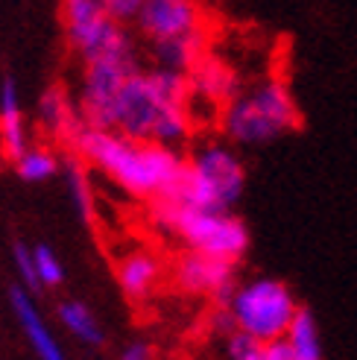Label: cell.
Wrapping results in <instances>:
<instances>
[{
    "label": "cell",
    "mask_w": 357,
    "mask_h": 360,
    "mask_svg": "<svg viewBox=\"0 0 357 360\" xmlns=\"http://www.w3.org/2000/svg\"><path fill=\"white\" fill-rule=\"evenodd\" d=\"M62 170L59 155L50 147H30L21 158L15 161V173L24 179V182H47Z\"/></svg>",
    "instance_id": "ffe728a7"
},
{
    "label": "cell",
    "mask_w": 357,
    "mask_h": 360,
    "mask_svg": "<svg viewBox=\"0 0 357 360\" xmlns=\"http://www.w3.org/2000/svg\"><path fill=\"white\" fill-rule=\"evenodd\" d=\"M39 123L41 129H47L50 135H56L62 141H70L79 135L82 129V117H79V109L70 103L65 88H47L39 100Z\"/></svg>",
    "instance_id": "9a60e30c"
},
{
    "label": "cell",
    "mask_w": 357,
    "mask_h": 360,
    "mask_svg": "<svg viewBox=\"0 0 357 360\" xmlns=\"http://www.w3.org/2000/svg\"><path fill=\"white\" fill-rule=\"evenodd\" d=\"M152 59L158 68L173 70V74H188L202 62V32L188 35V39L158 41L152 44Z\"/></svg>",
    "instance_id": "2e32d148"
},
{
    "label": "cell",
    "mask_w": 357,
    "mask_h": 360,
    "mask_svg": "<svg viewBox=\"0 0 357 360\" xmlns=\"http://www.w3.org/2000/svg\"><path fill=\"white\" fill-rule=\"evenodd\" d=\"M238 264L205 255V252L188 249L173 266V278L190 296H211L217 308H228L231 296L238 290Z\"/></svg>",
    "instance_id": "9c48e42d"
},
{
    "label": "cell",
    "mask_w": 357,
    "mask_h": 360,
    "mask_svg": "<svg viewBox=\"0 0 357 360\" xmlns=\"http://www.w3.org/2000/svg\"><path fill=\"white\" fill-rule=\"evenodd\" d=\"M243 188H246V170L238 153L226 147V143L211 141V143H202L188 158L185 182H182L176 202L190 205V208L228 211L240 200Z\"/></svg>",
    "instance_id": "5b68a950"
},
{
    "label": "cell",
    "mask_w": 357,
    "mask_h": 360,
    "mask_svg": "<svg viewBox=\"0 0 357 360\" xmlns=\"http://www.w3.org/2000/svg\"><path fill=\"white\" fill-rule=\"evenodd\" d=\"M147 0H105V12L115 24H138L141 12H144Z\"/></svg>",
    "instance_id": "cb8c5ba5"
},
{
    "label": "cell",
    "mask_w": 357,
    "mask_h": 360,
    "mask_svg": "<svg viewBox=\"0 0 357 360\" xmlns=\"http://www.w3.org/2000/svg\"><path fill=\"white\" fill-rule=\"evenodd\" d=\"M32 258H35V276H39V287H59L65 281V266H62L59 255L47 243L32 246Z\"/></svg>",
    "instance_id": "44dd1931"
},
{
    "label": "cell",
    "mask_w": 357,
    "mask_h": 360,
    "mask_svg": "<svg viewBox=\"0 0 357 360\" xmlns=\"http://www.w3.org/2000/svg\"><path fill=\"white\" fill-rule=\"evenodd\" d=\"M117 360H155V354H152L150 343H144V340H132V343H126L120 349Z\"/></svg>",
    "instance_id": "d4e9b609"
},
{
    "label": "cell",
    "mask_w": 357,
    "mask_h": 360,
    "mask_svg": "<svg viewBox=\"0 0 357 360\" xmlns=\"http://www.w3.org/2000/svg\"><path fill=\"white\" fill-rule=\"evenodd\" d=\"M223 132L228 141L252 147L281 138L299 126V109L287 91V85L278 79L258 82L252 91L238 94L223 109Z\"/></svg>",
    "instance_id": "3957f363"
},
{
    "label": "cell",
    "mask_w": 357,
    "mask_h": 360,
    "mask_svg": "<svg viewBox=\"0 0 357 360\" xmlns=\"http://www.w3.org/2000/svg\"><path fill=\"white\" fill-rule=\"evenodd\" d=\"M62 18L67 41L77 47L82 62H94L112 50L132 44L126 30L105 12V0H62Z\"/></svg>",
    "instance_id": "ba28073f"
},
{
    "label": "cell",
    "mask_w": 357,
    "mask_h": 360,
    "mask_svg": "<svg viewBox=\"0 0 357 360\" xmlns=\"http://www.w3.org/2000/svg\"><path fill=\"white\" fill-rule=\"evenodd\" d=\"M266 346L246 331H235L226 337V357L228 360H264Z\"/></svg>",
    "instance_id": "7402d4cb"
},
{
    "label": "cell",
    "mask_w": 357,
    "mask_h": 360,
    "mask_svg": "<svg viewBox=\"0 0 357 360\" xmlns=\"http://www.w3.org/2000/svg\"><path fill=\"white\" fill-rule=\"evenodd\" d=\"M65 179H67V191H70V205L79 214L82 223H91L97 217V208H94V182L85 170V161L77 158H67L65 161Z\"/></svg>",
    "instance_id": "ac0fdd59"
},
{
    "label": "cell",
    "mask_w": 357,
    "mask_h": 360,
    "mask_svg": "<svg viewBox=\"0 0 357 360\" xmlns=\"http://www.w3.org/2000/svg\"><path fill=\"white\" fill-rule=\"evenodd\" d=\"M59 322H62V328L74 337V340H79V343H85V346H100L103 343V326H100V319L94 316V311L88 308V304H82V302H77V299H65L62 304H59Z\"/></svg>",
    "instance_id": "e0dca14e"
},
{
    "label": "cell",
    "mask_w": 357,
    "mask_h": 360,
    "mask_svg": "<svg viewBox=\"0 0 357 360\" xmlns=\"http://www.w3.org/2000/svg\"><path fill=\"white\" fill-rule=\"evenodd\" d=\"M190 94L211 105H228L238 97V79L220 59H202L190 70Z\"/></svg>",
    "instance_id": "5bb4252c"
},
{
    "label": "cell",
    "mask_w": 357,
    "mask_h": 360,
    "mask_svg": "<svg viewBox=\"0 0 357 360\" xmlns=\"http://www.w3.org/2000/svg\"><path fill=\"white\" fill-rule=\"evenodd\" d=\"M138 30L147 35L150 44L188 39L202 32V15L196 0H147L138 18Z\"/></svg>",
    "instance_id": "30bf717a"
},
{
    "label": "cell",
    "mask_w": 357,
    "mask_h": 360,
    "mask_svg": "<svg viewBox=\"0 0 357 360\" xmlns=\"http://www.w3.org/2000/svg\"><path fill=\"white\" fill-rule=\"evenodd\" d=\"M12 261H15V269L21 276L27 290H35L39 287V276H35V258H32V246H24V243H15L12 249Z\"/></svg>",
    "instance_id": "603a6c76"
},
{
    "label": "cell",
    "mask_w": 357,
    "mask_h": 360,
    "mask_svg": "<svg viewBox=\"0 0 357 360\" xmlns=\"http://www.w3.org/2000/svg\"><path fill=\"white\" fill-rule=\"evenodd\" d=\"M152 217L158 226L176 231L193 252H205V255L238 264L249 249L246 226L228 211L190 208L182 202H155Z\"/></svg>",
    "instance_id": "277c9868"
},
{
    "label": "cell",
    "mask_w": 357,
    "mask_h": 360,
    "mask_svg": "<svg viewBox=\"0 0 357 360\" xmlns=\"http://www.w3.org/2000/svg\"><path fill=\"white\" fill-rule=\"evenodd\" d=\"M132 74H138L135 44L112 50L94 62H85L77 91V109L85 126H91V129H115V105Z\"/></svg>",
    "instance_id": "52a82bcc"
},
{
    "label": "cell",
    "mask_w": 357,
    "mask_h": 360,
    "mask_svg": "<svg viewBox=\"0 0 357 360\" xmlns=\"http://www.w3.org/2000/svg\"><path fill=\"white\" fill-rule=\"evenodd\" d=\"M158 276H162V261L152 252L135 249L117 261V284L123 296H129L132 302H144L155 290Z\"/></svg>",
    "instance_id": "4fadbf2b"
},
{
    "label": "cell",
    "mask_w": 357,
    "mask_h": 360,
    "mask_svg": "<svg viewBox=\"0 0 357 360\" xmlns=\"http://www.w3.org/2000/svg\"><path fill=\"white\" fill-rule=\"evenodd\" d=\"M238 331L252 334L264 346L278 343L287 337L293 319L299 314L296 296L290 287L278 278H249L238 284L235 296L228 302Z\"/></svg>",
    "instance_id": "8992f818"
},
{
    "label": "cell",
    "mask_w": 357,
    "mask_h": 360,
    "mask_svg": "<svg viewBox=\"0 0 357 360\" xmlns=\"http://www.w3.org/2000/svg\"><path fill=\"white\" fill-rule=\"evenodd\" d=\"M287 346L293 352L296 360H323V340H319V328L311 311L299 308L293 326L287 331Z\"/></svg>",
    "instance_id": "d6986e66"
},
{
    "label": "cell",
    "mask_w": 357,
    "mask_h": 360,
    "mask_svg": "<svg viewBox=\"0 0 357 360\" xmlns=\"http://www.w3.org/2000/svg\"><path fill=\"white\" fill-rule=\"evenodd\" d=\"M264 360H296L290 346H287V340H278V343H270L264 352Z\"/></svg>",
    "instance_id": "484cf974"
},
{
    "label": "cell",
    "mask_w": 357,
    "mask_h": 360,
    "mask_svg": "<svg viewBox=\"0 0 357 360\" xmlns=\"http://www.w3.org/2000/svg\"><path fill=\"white\" fill-rule=\"evenodd\" d=\"M190 79L155 68L138 70L123 85L115 105V132L132 141L178 147L190 135Z\"/></svg>",
    "instance_id": "7a4b0ae2"
},
{
    "label": "cell",
    "mask_w": 357,
    "mask_h": 360,
    "mask_svg": "<svg viewBox=\"0 0 357 360\" xmlns=\"http://www.w3.org/2000/svg\"><path fill=\"white\" fill-rule=\"evenodd\" d=\"M27 150H30V141H27V123H24L18 82L12 77H4V82H0V155L18 161Z\"/></svg>",
    "instance_id": "7c38bea8"
},
{
    "label": "cell",
    "mask_w": 357,
    "mask_h": 360,
    "mask_svg": "<svg viewBox=\"0 0 357 360\" xmlns=\"http://www.w3.org/2000/svg\"><path fill=\"white\" fill-rule=\"evenodd\" d=\"M9 304H12V314L18 319V328L24 331V337H27V343L32 346L35 357L39 360H67L62 343L56 340V334L50 331L41 311L35 308V302H32L27 287H12L9 290Z\"/></svg>",
    "instance_id": "8fae6325"
},
{
    "label": "cell",
    "mask_w": 357,
    "mask_h": 360,
    "mask_svg": "<svg viewBox=\"0 0 357 360\" xmlns=\"http://www.w3.org/2000/svg\"><path fill=\"white\" fill-rule=\"evenodd\" d=\"M70 147L88 167L100 170L129 196H150L155 202L178 200L188 161L173 147L155 141H132L115 129L91 126H82Z\"/></svg>",
    "instance_id": "6da1fadb"
}]
</instances>
